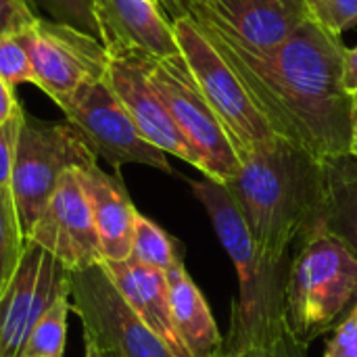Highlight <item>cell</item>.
I'll return each instance as SVG.
<instances>
[{
  "label": "cell",
  "instance_id": "obj_1",
  "mask_svg": "<svg viewBox=\"0 0 357 357\" xmlns=\"http://www.w3.org/2000/svg\"><path fill=\"white\" fill-rule=\"evenodd\" d=\"M232 67L276 136L318 161L349 153L354 96L343 88L339 36L310 19L274 50H251L207 19L190 17Z\"/></svg>",
  "mask_w": 357,
  "mask_h": 357
},
{
  "label": "cell",
  "instance_id": "obj_2",
  "mask_svg": "<svg viewBox=\"0 0 357 357\" xmlns=\"http://www.w3.org/2000/svg\"><path fill=\"white\" fill-rule=\"evenodd\" d=\"M261 259L284 268L289 251L316 224L322 201V165L301 146L276 136L241 161L226 184Z\"/></svg>",
  "mask_w": 357,
  "mask_h": 357
},
{
  "label": "cell",
  "instance_id": "obj_3",
  "mask_svg": "<svg viewBox=\"0 0 357 357\" xmlns=\"http://www.w3.org/2000/svg\"><path fill=\"white\" fill-rule=\"evenodd\" d=\"M190 188L207 209L213 230L236 268L238 297L232 310L226 349L238 354H261L287 335V272L272 268L261 259L243 211L226 184L205 176L203 180H192Z\"/></svg>",
  "mask_w": 357,
  "mask_h": 357
},
{
  "label": "cell",
  "instance_id": "obj_4",
  "mask_svg": "<svg viewBox=\"0 0 357 357\" xmlns=\"http://www.w3.org/2000/svg\"><path fill=\"white\" fill-rule=\"evenodd\" d=\"M357 301V255L324 228H312L287 268V333L299 349L339 326Z\"/></svg>",
  "mask_w": 357,
  "mask_h": 357
},
{
  "label": "cell",
  "instance_id": "obj_5",
  "mask_svg": "<svg viewBox=\"0 0 357 357\" xmlns=\"http://www.w3.org/2000/svg\"><path fill=\"white\" fill-rule=\"evenodd\" d=\"M94 163V153L73 126L67 121H42L23 113L15 146L10 190L25 238L46 209L65 172L86 169Z\"/></svg>",
  "mask_w": 357,
  "mask_h": 357
},
{
  "label": "cell",
  "instance_id": "obj_6",
  "mask_svg": "<svg viewBox=\"0 0 357 357\" xmlns=\"http://www.w3.org/2000/svg\"><path fill=\"white\" fill-rule=\"evenodd\" d=\"M180 52L226 136L230 138L238 161L276 138L274 130L253 105L232 67L209 42L203 29L188 15L172 21Z\"/></svg>",
  "mask_w": 357,
  "mask_h": 357
},
{
  "label": "cell",
  "instance_id": "obj_7",
  "mask_svg": "<svg viewBox=\"0 0 357 357\" xmlns=\"http://www.w3.org/2000/svg\"><path fill=\"white\" fill-rule=\"evenodd\" d=\"M142 59L151 86L199 157V172L215 182L228 184L241 169L238 155L213 109L201 94L182 52L172 59Z\"/></svg>",
  "mask_w": 357,
  "mask_h": 357
},
{
  "label": "cell",
  "instance_id": "obj_8",
  "mask_svg": "<svg viewBox=\"0 0 357 357\" xmlns=\"http://www.w3.org/2000/svg\"><path fill=\"white\" fill-rule=\"evenodd\" d=\"M71 312L82 320L84 341L109 357H174L134 314L100 264L69 272Z\"/></svg>",
  "mask_w": 357,
  "mask_h": 357
},
{
  "label": "cell",
  "instance_id": "obj_9",
  "mask_svg": "<svg viewBox=\"0 0 357 357\" xmlns=\"http://www.w3.org/2000/svg\"><path fill=\"white\" fill-rule=\"evenodd\" d=\"M19 36L31 59L33 86L59 107L86 84L107 75L109 50L105 44L71 23L38 17Z\"/></svg>",
  "mask_w": 357,
  "mask_h": 357
},
{
  "label": "cell",
  "instance_id": "obj_10",
  "mask_svg": "<svg viewBox=\"0 0 357 357\" xmlns=\"http://www.w3.org/2000/svg\"><path fill=\"white\" fill-rule=\"evenodd\" d=\"M59 109L96 159H105L115 169L126 163H138L174 174L167 155L140 136L123 102L107 82V75L86 84Z\"/></svg>",
  "mask_w": 357,
  "mask_h": 357
},
{
  "label": "cell",
  "instance_id": "obj_11",
  "mask_svg": "<svg viewBox=\"0 0 357 357\" xmlns=\"http://www.w3.org/2000/svg\"><path fill=\"white\" fill-rule=\"evenodd\" d=\"M27 241L48 251L67 272L86 270L102 261L92 209L77 169L65 172Z\"/></svg>",
  "mask_w": 357,
  "mask_h": 357
},
{
  "label": "cell",
  "instance_id": "obj_12",
  "mask_svg": "<svg viewBox=\"0 0 357 357\" xmlns=\"http://www.w3.org/2000/svg\"><path fill=\"white\" fill-rule=\"evenodd\" d=\"M63 291H69L65 266L27 241L15 278L0 297V357H21L27 333Z\"/></svg>",
  "mask_w": 357,
  "mask_h": 357
},
{
  "label": "cell",
  "instance_id": "obj_13",
  "mask_svg": "<svg viewBox=\"0 0 357 357\" xmlns=\"http://www.w3.org/2000/svg\"><path fill=\"white\" fill-rule=\"evenodd\" d=\"M184 15L222 27L251 50H274L312 19L307 0H197Z\"/></svg>",
  "mask_w": 357,
  "mask_h": 357
},
{
  "label": "cell",
  "instance_id": "obj_14",
  "mask_svg": "<svg viewBox=\"0 0 357 357\" xmlns=\"http://www.w3.org/2000/svg\"><path fill=\"white\" fill-rule=\"evenodd\" d=\"M107 82L111 84L117 98L123 102L126 111L130 113L132 121L146 142H151L165 155H174L199 169V157L178 130L165 102L159 98L146 77L142 54L109 52Z\"/></svg>",
  "mask_w": 357,
  "mask_h": 357
},
{
  "label": "cell",
  "instance_id": "obj_15",
  "mask_svg": "<svg viewBox=\"0 0 357 357\" xmlns=\"http://www.w3.org/2000/svg\"><path fill=\"white\" fill-rule=\"evenodd\" d=\"M98 40L109 52L149 59L180 54L174 25L155 0H92Z\"/></svg>",
  "mask_w": 357,
  "mask_h": 357
},
{
  "label": "cell",
  "instance_id": "obj_16",
  "mask_svg": "<svg viewBox=\"0 0 357 357\" xmlns=\"http://www.w3.org/2000/svg\"><path fill=\"white\" fill-rule=\"evenodd\" d=\"M100 266L134 314L167 345L174 357H192L174 322L165 272L132 257L123 261H100Z\"/></svg>",
  "mask_w": 357,
  "mask_h": 357
},
{
  "label": "cell",
  "instance_id": "obj_17",
  "mask_svg": "<svg viewBox=\"0 0 357 357\" xmlns=\"http://www.w3.org/2000/svg\"><path fill=\"white\" fill-rule=\"evenodd\" d=\"M77 174L92 209L102 261L130 259L138 211L130 201L121 178L102 172L98 163L86 169H77Z\"/></svg>",
  "mask_w": 357,
  "mask_h": 357
},
{
  "label": "cell",
  "instance_id": "obj_18",
  "mask_svg": "<svg viewBox=\"0 0 357 357\" xmlns=\"http://www.w3.org/2000/svg\"><path fill=\"white\" fill-rule=\"evenodd\" d=\"M169 301L176 328L192 357H218L226 349V339L218 331L213 314L180 259L167 272Z\"/></svg>",
  "mask_w": 357,
  "mask_h": 357
},
{
  "label": "cell",
  "instance_id": "obj_19",
  "mask_svg": "<svg viewBox=\"0 0 357 357\" xmlns=\"http://www.w3.org/2000/svg\"><path fill=\"white\" fill-rule=\"evenodd\" d=\"M320 165L322 201L312 228H324L357 255V159L345 153L326 157Z\"/></svg>",
  "mask_w": 357,
  "mask_h": 357
},
{
  "label": "cell",
  "instance_id": "obj_20",
  "mask_svg": "<svg viewBox=\"0 0 357 357\" xmlns=\"http://www.w3.org/2000/svg\"><path fill=\"white\" fill-rule=\"evenodd\" d=\"M71 312V289L54 297L42 312L21 347V357H63L67 343V318Z\"/></svg>",
  "mask_w": 357,
  "mask_h": 357
},
{
  "label": "cell",
  "instance_id": "obj_21",
  "mask_svg": "<svg viewBox=\"0 0 357 357\" xmlns=\"http://www.w3.org/2000/svg\"><path fill=\"white\" fill-rule=\"evenodd\" d=\"M27 238L19 220L17 203L8 186H0V297L6 293L23 259Z\"/></svg>",
  "mask_w": 357,
  "mask_h": 357
},
{
  "label": "cell",
  "instance_id": "obj_22",
  "mask_svg": "<svg viewBox=\"0 0 357 357\" xmlns=\"http://www.w3.org/2000/svg\"><path fill=\"white\" fill-rule=\"evenodd\" d=\"M132 259L167 272L174 264L180 261V253L176 241L153 220L138 213L134 222V238H132Z\"/></svg>",
  "mask_w": 357,
  "mask_h": 357
},
{
  "label": "cell",
  "instance_id": "obj_23",
  "mask_svg": "<svg viewBox=\"0 0 357 357\" xmlns=\"http://www.w3.org/2000/svg\"><path fill=\"white\" fill-rule=\"evenodd\" d=\"M0 77L13 88L36 82L29 52L19 33L0 38Z\"/></svg>",
  "mask_w": 357,
  "mask_h": 357
},
{
  "label": "cell",
  "instance_id": "obj_24",
  "mask_svg": "<svg viewBox=\"0 0 357 357\" xmlns=\"http://www.w3.org/2000/svg\"><path fill=\"white\" fill-rule=\"evenodd\" d=\"M310 8L312 19L333 36L341 38L343 31L357 25V0H314Z\"/></svg>",
  "mask_w": 357,
  "mask_h": 357
},
{
  "label": "cell",
  "instance_id": "obj_25",
  "mask_svg": "<svg viewBox=\"0 0 357 357\" xmlns=\"http://www.w3.org/2000/svg\"><path fill=\"white\" fill-rule=\"evenodd\" d=\"M33 4L44 6L52 15V19L71 23V25L98 38L92 0H33Z\"/></svg>",
  "mask_w": 357,
  "mask_h": 357
},
{
  "label": "cell",
  "instance_id": "obj_26",
  "mask_svg": "<svg viewBox=\"0 0 357 357\" xmlns=\"http://www.w3.org/2000/svg\"><path fill=\"white\" fill-rule=\"evenodd\" d=\"M38 17L33 0H0V38L19 33Z\"/></svg>",
  "mask_w": 357,
  "mask_h": 357
},
{
  "label": "cell",
  "instance_id": "obj_27",
  "mask_svg": "<svg viewBox=\"0 0 357 357\" xmlns=\"http://www.w3.org/2000/svg\"><path fill=\"white\" fill-rule=\"evenodd\" d=\"M324 357H357V301L335 328Z\"/></svg>",
  "mask_w": 357,
  "mask_h": 357
},
{
  "label": "cell",
  "instance_id": "obj_28",
  "mask_svg": "<svg viewBox=\"0 0 357 357\" xmlns=\"http://www.w3.org/2000/svg\"><path fill=\"white\" fill-rule=\"evenodd\" d=\"M23 113L17 119H13L10 123L0 126V186L10 188L13 163H15V146H17V134H19Z\"/></svg>",
  "mask_w": 357,
  "mask_h": 357
},
{
  "label": "cell",
  "instance_id": "obj_29",
  "mask_svg": "<svg viewBox=\"0 0 357 357\" xmlns=\"http://www.w3.org/2000/svg\"><path fill=\"white\" fill-rule=\"evenodd\" d=\"M21 113H23V107L17 98V90L0 77V126L10 123Z\"/></svg>",
  "mask_w": 357,
  "mask_h": 357
},
{
  "label": "cell",
  "instance_id": "obj_30",
  "mask_svg": "<svg viewBox=\"0 0 357 357\" xmlns=\"http://www.w3.org/2000/svg\"><path fill=\"white\" fill-rule=\"evenodd\" d=\"M343 88L356 96L357 94V46L347 48L343 52Z\"/></svg>",
  "mask_w": 357,
  "mask_h": 357
},
{
  "label": "cell",
  "instance_id": "obj_31",
  "mask_svg": "<svg viewBox=\"0 0 357 357\" xmlns=\"http://www.w3.org/2000/svg\"><path fill=\"white\" fill-rule=\"evenodd\" d=\"M301 351H303V349H299V347L293 343V339L289 337V333H287L276 345H272L270 349L261 351L259 357H301Z\"/></svg>",
  "mask_w": 357,
  "mask_h": 357
},
{
  "label": "cell",
  "instance_id": "obj_32",
  "mask_svg": "<svg viewBox=\"0 0 357 357\" xmlns=\"http://www.w3.org/2000/svg\"><path fill=\"white\" fill-rule=\"evenodd\" d=\"M192 2H197V0H167V15H172V21L176 17H182L186 6L192 4Z\"/></svg>",
  "mask_w": 357,
  "mask_h": 357
},
{
  "label": "cell",
  "instance_id": "obj_33",
  "mask_svg": "<svg viewBox=\"0 0 357 357\" xmlns=\"http://www.w3.org/2000/svg\"><path fill=\"white\" fill-rule=\"evenodd\" d=\"M349 153L357 159V94L354 96V111H351V146Z\"/></svg>",
  "mask_w": 357,
  "mask_h": 357
},
{
  "label": "cell",
  "instance_id": "obj_34",
  "mask_svg": "<svg viewBox=\"0 0 357 357\" xmlns=\"http://www.w3.org/2000/svg\"><path fill=\"white\" fill-rule=\"evenodd\" d=\"M84 357H109L105 351H100L98 347H94L92 343L86 341V351H84Z\"/></svg>",
  "mask_w": 357,
  "mask_h": 357
},
{
  "label": "cell",
  "instance_id": "obj_35",
  "mask_svg": "<svg viewBox=\"0 0 357 357\" xmlns=\"http://www.w3.org/2000/svg\"><path fill=\"white\" fill-rule=\"evenodd\" d=\"M218 357H259V354H238V351H230V349H224Z\"/></svg>",
  "mask_w": 357,
  "mask_h": 357
},
{
  "label": "cell",
  "instance_id": "obj_36",
  "mask_svg": "<svg viewBox=\"0 0 357 357\" xmlns=\"http://www.w3.org/2000/svg\"><path fill=\"white\" fill-rule=\"evenodd\" d=\"M155 2H159V6L165 10V15H167V0H155Z\"/></svg>",
  "mask_w": 357,
  "mask_h": 357
},
{
  "label": "cell",
  "instance_id": "obj_37",
  "mask_svg": "<svg viewBox=\"0 0 357 357\" xmlns=\"http://www.w3.org/2000/svg\"><path fill=\"white\" fill-rule=\"evenodd\" d=\"M307 2H310V4H312V2H314V0H307Z\"/></svg>",
  "mask_w": 357,
  "mask_h": 357
}]
</instances>
